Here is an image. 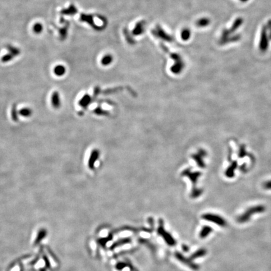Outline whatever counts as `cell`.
Here are the masks:
<instances>
[{"mask_svg":"<svg viewBox=\"0 0 271 271\" xmlns=\"http://www.w3.org/2000/svg\"><path fill=\"white\" fill-rule=\"evenodd\" d=\"M213 231V228L209 226H205L201 230L200 233V237L202 239H204L207 237L210 233H211Z\"/></svg>","mask_w":271,"mask_h":271,"instance_id":"cell-10","label":"cell"},{"mask_svg":"<svg viewBox=\"0 0 271 271\" xmlns=\"http://www.w3.org/2000/svg\"><path fill=\"white\" fill-rule=\"evenodd\" d=\"M145 21H141L138 22L136 25L132 33L134 35H140V34L143 33L144 32L145 30Z\"/></svg>","mask_w":271,"mask_h":271,"instance_id":"cell-6","label":"cell"},{"mask_svg":"<svg viewBox=\"0 0 271 271\" xmlns=\"http://www.w3.org/2000/svg\"><path fill=\"white\" fill-rule=\"evenodd\" d=\"M68 28H69V23H67V25L66 26H65L63 28L59 29V33H60V39L62 40H63L65 39H66L67 35V31H68Z\"/></svg>","mask_w":271,"mask_h":271,"instance_id":"cell-13","label":"cell"},{"mask_svg":"<svg viewBox=\"0 0 271 271\" xmlns=\"http://www.w3.org/2000/svg\"><path fill=\"white\" fill-rule=\"evenodd\" d=\"M7 49L8 50L9 53H11V54L13 56H14L15 57H16V56H18V55H19L20 54V53H21L20 50L18 48H16V47H13V46H12V45H7Z\"/></svg>","mask_w":271,"mask_h":271,"instance_id":"cell-11","label":"cell"},{"mask_svg":"<svg viewBox=\"0 0 271 271\" xmlns=\"http://www.w3.org/2000/svg\"><path fill=\"white\" fill-rule=\"evenodd\" d=\"M190 35H191V32L190 30L187 28L183 30V31H181V38L184 40H188L190 37Z\"/></svg>","mask_w":271,"mask_h":271,"instance_id":"cell-17","label":"cell"},{"mask_svg":"<svg viewBox=\"0 0 271 271\" xmlns=\"http://www.w3.org/2000/svg\"><path fill=\"white\" fill-rule=\"evenodd\" d=\"M18 113L23 117H28L31 116L33 111L31 109L28 108H22L21 109H20L18 112Z\"/></svg>","mask_w":271,"mask_h":271,"instance_id":"cell-12","label":"cell"},{"mask_svg":"<svg viewBox=\"0 0 271 271\" xmlns=\"http://www.w3.org/2000/svg\"><path fill=\"white\" fill-rule=\"evenodd\" d=\"M202 218L203 219L206 220H208L209 222L214 223L221 227H227V221L223 217H222L218 215L212 214H207L203 215L202 216Z\"/></svg>","mask_w":271,"mask_h":271,"instance_id":"cell-3","label":"cell"},{"mask_svg":"<svg viewBox=\"0 0 271 271\" xmlns=\"http://www.w3.org/2000/svg\"><path fill=\"white\" fill-rule=\"evenodd\" d=\"M33 31L34 33L37 34H40L43 31V26L40 23H37L33 26Z\"/></svg>","mask_w":271,"mask_h":271,"instance_id":"cell-16","label":"cell"},{"mask_svg":"<svg viewBox=\"0 0 271 271\" xmlns=\"http://www.w3.org/2000/svg\"><path fill=\"white\" fill-rule=\"evenodd\" d=\"M11 118L15 122H17L18 121V113L16 104H14L11 109Z\"/></svg>","mask_w":271,"mask_h":271,"instance_id":"cell-14","label":"cell"},{"mask_svg":"<svg viewBox=\"0 0 271 271\" xmlns=\"http://www.w3.org/2000/svg\"><path fill=\"white\" fill-rule=\"evenodd\" d=\"M265 208L262 205H258V206H255L249 208L243 214L239 215L237 218V222H239L240 223H246L249 222V220H250V218L253 215L262 213L265 211Z\"/></svg>","mask_w":271,"mask_h":271,"instance_id":"cell-1","label":"cell"},{"mask_svg":"<svg viewBox=\"0 0 271 271\" xmlns=\"http://www.w3.org/2000/svg\"><path fill=\"white\" fill-rule=\"evenodd\" d=\"M64 20V19H63V18H62V20ZM63 21H60V22H61V23H63Z\"/></svg>","mask_w":271,"mask_h":271,"instance_id":"cell-21","label":"cell"},{"mask_svg":"<svg viewBox=\"0 0 271 271\" xmlns=\"http://www.w3.org/2000/svg\"><path fill=\"white\" fill-rule=\"evenodd\" d=\"M13 58H15V57L13 56L11 53H8L2 57V62L3 63H7L11 61Z\"/></svg>","mask_w":271,"mask_h":271,"instance_id":"cell-20","label":"cell"},{"mask_svg":"<svg viewBox=\"0 0 271 271\" xmlns=\"http://www.w3.org/2000/svg\"><path fill=\"white\" fill-rule=\"evenodd\" d=\"M51 103L52 106L55 109H58L61 106V101L60 99V95L58 92L55 91L52 95L51 98Z\"/></svg>","mask_w":271,"mask_h":271,"instance_id":"cell-5","label":"cell"},{"mask_svg":"<svg viewBox=\"0 0 271 271\" xmlns=\"http://www.w3.org/2000/svg\"><path fill=\"white\" fill-rule=\"evenodd\" d=\"M62 15H67V16H72L77 13V9L74 5H71L67 9H63L60 11Z\"/></svg>","mask_w":271,"mask_h":271,"instance_id":"cell-8","label":"cell"},{"mask_svg":"<svg viewBox=\"0 0 271 271\" xmlns=\"http://www.w3.org/2000/svg\"><path fill=\"white\" fill-rule=\"evenodd\" d=\"M80 19L82 21H85L89 23L91 26H92L94 29H97V26L95 25V23L93 20V16L91 15H85L81 14Z\"/></svg>","mask_w":271,"mask_h":271,"instance_id":"cell-7","label":"cell"},{"mask_svg":"<svg viewBox=\"0 0 271 271\" xmlns=\"http://www.w3.org/2000/svg\"><path fill=\"white\" fill-rule=\"evenodd\" d=\"M152 33L153 35L164 41H166L168 42H172L173 41V37L168 35V34L159 25H157L154 29L153 30Z\"/></svg>","mask_w":271,"mask_h":271,"instance_id":"cell-4","label":"cell"},{"mask_svg":"<svg viewBox=\"0 0 271 271\" xmlns=\"http://www.w3.org/2000/svg\"><path fill=\"white\" fill-rule=\"evenodd\" d=\"M206 254H207V250H205V249H200V250H198L196 252H195L192 255V259H196V258H198V257H203V256H204Z\"/></svg>","mask_w":271,"mask_h":271,"instance_id":"cell-18","label":"cell"},{"mask_svg":"<svg viewBox=\"0 0 271 271\" xmlns=\"http://www.w3.org/2000/svg\"><path fill=\"white\" fill-rule=\"evenodd\" d=\"M65 72H66L65 67L62 65H58L57 66L55 67V68L53 69L54 74L58 77L63 76Z\"/></svg>","mask_w":271,"mask_h":271,"instance_id":"cell-9","label":"cell"},{"mask_svg":"<svg viewBox=\"0 0 271 271\" xmlns=\"http://www.w3.org/2000/svg\"><path fill=\"white\" fill-rule=\"evenodd\" d=\"M161 47L163 48V50L165 52H166V53L169 54V56H170L175 62V64L172 68V72L177 74V73H179L180 71H181L183 67V63L182 62V60H181V58L180 57V56L177 53H170L168 51L167 48L166 47H164L163 44H161Z\"/></svg>","mask_w":271,"mask_h":271,"instance_id":"cell-2","label":"cell"},{"mask_svg":"<svg viewBox=\"0 0 271 271\" xmlns=\"http://www.w3.org/2000/svg\"><path fill=\"white\" fill-rule=\"evenodd\" d=\"M113 60V58L111 56V55H106L103 58V59H102L101 62L104 65H108L112 63Z\"/></svg>","mask_w":271,"mask_h":271,"instance_id":"cell-15","label":"cell"},{"mask_svg":"<svg viewBox=\"0 0 271 271\" xmlns=\"http://www.w3.org/2000/svg\"><path fill=\"white\" fill-rule=\"evenodd\" d=\"M209 23H210V21H209V19H207V18H201V19L197 21V25L199 26L203 27V26H205L208 25Z\"/></svg>","mask_w":271,"mask_h":271,"instance_id":"cell-19","label":"cell"}]
</instances>
